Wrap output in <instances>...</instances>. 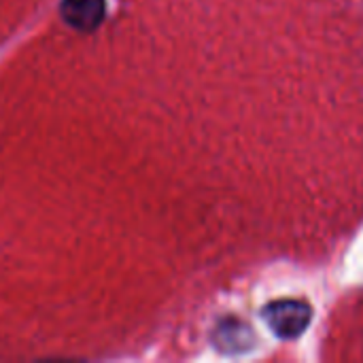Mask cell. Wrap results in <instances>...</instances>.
Listing matches in <instances>:
<instances>
[{"label": "cell", "mask_w": 363, "mask_h": 363, "mask_svg": "<svg viewBox=\"0 0 363 363\" xmlns=\"http://www.w3.org/2000/svg\"><path fill=\"white\" fill-rule=\"evenodd\" d=\"M262 319L279 338L291 340L308 328L313 311L302 300H277L264 306Z\"/></svg>", "instance_id": "1"}, {"label": "cell", "mask_w": 363, "mask_h": 363, "mask_svg": "<svg viewBox=\"0 0 363 363\" xmlns=\"http://www.w3.org/2000/svg\"><path fill=\"white\" fill-rule=\"evenodd\" d=\"M213 345L217 347V351H221L225 355H238V353H245V351L253 349L255 334L240 319L225 317L213 330Z\"/></svg>", "instance_id": "2"}, {"label": "cell", "mask_w": 363, "mask_h": 363, "mask_svg": "<svg viewBox=\"0 0 363 363\" xmlns=\"http://www.w3.org/2000/svg\"><path fill=\"white\" fill-rule=\"evenodd\" d=\"M106 15L104 0H62L60 17L77 32H94Z\"/></svg>", "instance_id": "3"}]
</instances>
